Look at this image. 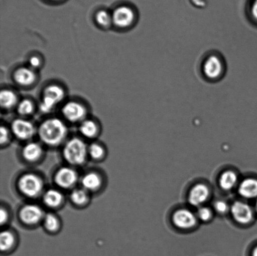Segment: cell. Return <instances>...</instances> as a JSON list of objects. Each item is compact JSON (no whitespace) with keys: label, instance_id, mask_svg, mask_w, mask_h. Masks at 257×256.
<instances>
[{"label":"cell","instance_id":"4fadbf2b","mask_svg":"<svg viewBox=\"0 0 257 256\" xmlns=\"http://www.w3.org/2000/svg\"><path fill=\"white\" fill-rule=\"evenodd\" d=\"M204 73L210 79H216L220 76L223 70L221 60L217 57L211 56L206 60L203 66Z\"/></svg>","mask_w":257,"mask_h":256},{"label":"cell","instance_id":"cb8c5ba5","mask_svg":"<svg viewBox=\"0 0 257 256\" xmlns=\"http://www.w3.org/2000/svg\"><path fill=\"white\" fill-rule=\"evenodd\" d=\"M45 229L50 232H55L59 229L60 223L59 218L52 213L45 215L43 219Z\"/></svg>","mask_w":257,"mask_h":256},{"label":"cell","instance_id":"2e32d148","mask_svg":"<svg viewBox=\"0 0 257 256\" xmlns=\"http://www.w3.org/2000/svg\"><path fill=\"white\" fill-rule=\"evenodd\" d=\"M102 180L99 174L95 172L86 173L81 179L82 188L88 192H94L101 186Z\"/></svg>","mask_w":257,"mask_h":256},{"label":"cell","instance_id":"603a6c76","mask_svg":"<svg viewBox=\"0 0 257 256\" xmlns=\"http://www.w3.org/2000/svg\"><path fill=\"white\" fill-rule=\"evenodd\" d=\"M79 131L84 137L90 139L95 137L98 132V127L92 120H84L80 125Z\"/></svg>","mask_w":257,"mask_h":256},{"label":"cell","instance_id":"5b68a950","mask_svg":"<svg viewBox=\"0 0 257 256\" xmlns=\"http://www.w3.org/2000/svg\"><path fill=\"white\" fill-rule=\"evenodd\" d=\"M45 214L41 207L37 204L24 205L19 211V218L22 223L27 225H35L43 221Z\"/></svg>","mask_w":257,"mask_h":256},{"label":"cell","instance_id":"e575fe53","mask_svg":"<svg viewBox=\"0 0 257 256\" xmlns=\"http://www.w3.org/2000/svg\"><path fill=\"white\" fill-rule=\"evenodd\" d=\"M255 209H256V211L257 212V200H256V204H255Z\"/></svg>","mask_w":257,"mask_h":256},{"label":"cell","instance_id":"7402d4cb","mask_svg":"<svg viewBox=\"0 0 257 256\" xmlns=\"http://www.w3.org/2000/svg\"><path fill=\"white\" fill-rule=\"evenodd\" d=\"M15 236L9 230H3L0 235V248L2 252H7L11 250L15 244Z\"/></svg>","mask_w":257,"mask_h":256},{"label":"cell","instance_id":"d6986e66","mask_svg":"<svg viewBox=\"0 0 257 256\" xmlns=\"http://www.w3.org/2000/svg\"><path fill=\"white\" fill-rule=\"evenodd\" d=\"M18 98L17 95L12 90L5 89L0 94V104L5 109H10L17 105Z\"/></svg>","mask_w":257,"mask_h":256},{"label":"cell","instance_id":"5bb4252c","mask_svg":"<svg viewBox=\"0 0 257 256\" xmlns=\"http://www.w3.org/2000/svg\"><path fill=\"white\" fill-rule=\"evenodd\" d=\"M43 155V149L36 142H29L22 150V155L24 160L29 162H35L40 159Z\"/></svg>","mask_w":257,"mask_h":256},{"label":"cell","instance_id":"1f68e13d","mask_svg":"<svg viewBox=\"0 0 257 256\" xmlns=\"http://www.w3.org/2000/svg\"><path fill=\"white\" fill-rule=\"evenodd\" d=\"M0 214H1V217H0L1 224L4 225V224H6L9 217V212H8L7 210L5 209V208L2 207Z\"/></svg>","mask_w":257,"mask_h":256},{"label":"cell","instance_id":"4dcf8cb0","mask_svg":"<svg viewBox=\"0 0 257 256\" xmlns=\"http://www.w3.org/2000/svg\"><path fill=\"white\" fill-rule=\"evenodd\" d=\"M29 64L33 69H37V68L40 66L41 61H40L39 57L33 56L29 60Z\"/></svg>","mask_w":257,"mask_h":256},{"label":"cell","instance_id":"52a82bcc","mask_svg":"<svg viewBox=\"0 0 257 256\" xmlns=\"http://www.w3.org/2000/svg\"><path fill=\"white\" fill-rule=\"evenodd\" d=\"M11 128L13 134L21 140L31 139L36 132L34 125L31 122L22 119L14 120Z\"/></svg>","mask_w":257,"mask_h":256},{"label":"cell","instance_id":"83f0119b","mask_svg":"<svg viewBox=\"0 0 257 256\" xmlns=\"http://www.w3.org/2000/svg\"><path fill=\"white\" fill-rule=\"evenodd\" d=\"M197 216L204 222H207L212 217V212L207 207H201L198 210Z\"/></svg>","mask_w":257,"mask_h":256},{"label":"cell","instance_id":"44dd1931","mask_svg":"<svg viewBox=\"0 0 257 256\" xmlns=\"http://www.w3.org/2000/svg\"><path fill=\"white\" fill-rule=\"evenodd\" d=\"M237 180V175L235 173L231 170H228L221 174L219 183L221 189L230 190L235 186Z\"/></svg>","mask_w":257,"mask_h":256},{"label":"cell","instance_id":"277c9868","mask_svg":"<svg viewBox=\"0 0 257 256\" xmlns=\"http://www.w3.org/2000/svg\"><path fill=\"white\" fill-rule=\"evenodd\" d=\"M65 95L64 89L59 85H49L43 92L42 102L40 104V110L45 114L51 112L64 100Z\"/></svg>","mask_w":257,"mask_h":256},{"label":"cell","instance_id":"d4e9b609","mask_svg":"<svg viewBox=\"0 0 257 256\" xmlns=\"http://www.w3.org/2000/svg\"><path fill=\"white\" fill-rule=\"evenodd\" d=\"M88 154L92 159L99 160L104 157L105 150L101 145L97 143H93L88 147Z\"/></svg>","mask_w":257,"mask_h":256},{"label":"cell","instance_id":"4316f807","mask_svg":"<svg viewBox=\"0 0 257 256\" xmlns=\"http://www.w3.org/2000/svg\"><path fill=\"white\" fill-rule=\"evenodd\" d=\"M95 20L100 26L106 27L112 22V16L105 10H100L95 15Z\"/></svg>","mask_w":257,"mask_h":256},{"label":"cell","instance_id":"8992f818","mask_svg":"<svg viewBox=\"0 0 257 256\" xmlns=\"http://www.w3.org/2000/svg\"><path fill=\"white\" fill-rule=\"evenodd\" d=\"M79 179V175L75 169L70 167H62L57 170L54 182L62 189H70L74 186Z\"/></svg>","mask_w":257,"mask_h":256},{"label":"cell","instance_id":"484cf974","mask_svg":"<svg viewBox=\"0 0 257 256\" xmlns=\"http://www.w3.org/2000/svg\"><path fill=\"white\" fill-rule=\"evenodd\" d=\"M34 110V105L31 100L24 99L17 105V112L21 115H29Z\"/></svg>","mask_w":257,"mask_h":256},{"label":"cell","instance_id":"3957f363","mask_svg":"<svg viewBox=\"0 0 257 256\" xmlns=\"http://www.w3.org/2000/svg\"><path fill=\"white\" fill-rule=\"evenodd\" d=\"M17 186L20 192L24 196L35 198L42 194L44 184L39 175L34 173H27L19 178Z\"/></svg>","mask_w":257,"mask_h":256},{"label":"cell","instance_id":"f1b7e54d","mask_svg":"<svg viewBox=\"0 0 257 256\" xmlns=\"http://www.w3.org/2000/svg\"><path fill=\"white\" fill-rule=\"evenodd\" d=\"M215 209L220 214H225L228 211L229 207L227 203L223 200H218L214 205Z\"/></svg>","mask_w":257,"mask_h":256},{"label":"cell","instance_id":"30bf717a","mask_svg":"<svg viewBox=\"0 0 257 256\" xmlns=\"http://www.w3.org/2000/svg\"><path fill=\"white\" fill-rule=\"evenodd\" d=\"M111 16L113 24L117 27L124 29L130 27L133 24L135 15L131 8L121 6L115 9Z\"/></svg>","mask_w":257,"mask_h":256},{"label":"cell","instance_id":"ffe728a7","mask_svg":"<svg viewBox=\"0 0 257 256\" xmlns=\"http://www.w3.org/2000/svg\"><path fill=\"white\" fill-rule=\"evenodd\" d=\"M70 199L74 205L77 206H82L89 201V192L84 188H77L70 193Z\"/></svg>","mask_w":257,"mask_h":256},{"label":"cell","instance_id":"7c38bea8","mask_svg":"<svg viewBox=\"0 0 257 256\" xmlns=\"http://www.w3.org/2000/svg\"><path fill=\"white\" fill-rule=\"evenodd\" d=\"M210 194V190L206 185L196 184L190 190L188 201L193 206L198 207L207 200Z\"/></svg>","mask_w":257,"mask_h":256},{"label":"cell","instance_id":"9c48e42d","mask_svg":"<svg viewBox=\"0 0 257 256\" xmlns=\"http://www.w3.org/2000/svg\"><path fill=\"white\" fill-rule=\"evenodd\" d=\"M233 219L239 224H248L253 219V213L250 205L245 202L236 201L231 207Z\"/></svg>","mask_w":257,"mask_h":256},{"label":"cell","instance_id":"ba28073f","mask_svg":"<svg viewBox=\"0 0 257 256\" xmlns=\"http://www.w3.org/2000/svg\"><path fill=\"white\" fill-rule=\"evenodd\" d=\"M62 112L65 119L71 122L84 121L87 115L84 105L75 101L66 103L62 107Z\"/></svg>","mask_w":257,"mask_h":256},{"label":"cell","instance_id":"7a4b0ae2","mask_svg":"<svg viewBox=\"0 0 257 256\" xmlns=\"http://www.w3.org/2000/svg\"><path fill=\"white\" fill-rule=\"evenodd\" d=\"M88 147L82 140L73 138L63 149V156L70 165L79 166L84 164L88 156Z\"/></svg>","mask_w":257,"mask_h":256},{"label":"cell","instance_id":"d6a6232c","mask_svg":"<svg viewBox=\"0 0 257 256\" xmlns=\"http://www.w3.org/2000/svg\"><path fill=\"white\" fill-rule=\"evenodd\" d=\"M251 14L255 20H257V0H254L252 7H251Z\"/></svg>","mask_w":257,"mask_h":256},{"label":"cell","instance_id":"8fae6325","mask_svg":"<svg viewBox=\"0 0 257 256\" xmlns=\"http://www.w3.org/2000/svg\"><path fill=\"white\" fill-rule=\"evenodd\" d=\"M173 222L179 229L187 230L195 226L197 223L196 215L188 209H180L174 213Z\"/></svg>","mask_w":257,"mask_h":256},{"label":"cell","instance_id":"ac0fdd59","mask_svg":"<svg viewBox=\"0 0 257 256\" xmlns=\"http://www.w3.org/2000/svg\"><path fill=\"white\" fill-rule=\"evenodd\" d=\"M64 196L59 190L50 189L43 195V202L47 207L55 209L62 205Z\"/></svg>","mask_w":257,"mask_h":256},{"label":"cell","instance_id":"e0dca14e","mask_svg":"<svg viewBox=\"0 0 257 256\" xmlns=\"http://www.w3.org/2000/svg\"><path fill=\"white\" fill-rule=\"evenodd\" d=\"M238 193L246 199H255L257 197V180L248 178L243 180L239 185Z\"/></svg>","mask_w":257,"mask_h":256},{"label":"cell","instance_id":"f546056e","mask_svg":"<svg viewBox=\"0 0 257 256\" xmlns=\"http://www.w3.org/2000/svg\"><path fill=\"white\" fill-rule=\"evenodd\" d=\"M0 142L2 145L7 144L9 141L10 132L7 127L2 126L0 129Z\"/></svg>","mask_w":257,"mask_h":256},{"label":"cell","instance_id":"6da1fadb","mask_svg":"<svg viewBox=\"0 0 257 256\" xmlns=\"http://www.w3.org/2000/svg\"><path fill=\"white\" fill-rule=\"evenodd\" d=\"M38 134L40 140L50 147H57L64 141L67 135V128L64 123L57 118L45 120L40 125Z\"/></svg>","mask_w":257,"mask_h":256},{"label":"cell","instance_id":"836d02e7","mask_svg":"<svg viewBox=\"0 0 257 256\" xmlns=\"http://www.w3.org/2000/svg\"><path fill=\"white\" fill-rule=\"evenodd\" d=\"M252 256H257V246L253 250Z\"/></svg>","mask_w":257,"mask_h":256},{"label":"cell","instance_id":"9a60e30c","mask_svg":"<svg viewBox=\"0 0 257 256\" xmlns=\"http://www.w3.org/2000/svg\"><path fill=\"white\" fill-rule=\"evenodd\" d=\"M14 79L18 84L22 86H29L36 80V74L30 68L20 67L14 72Z\"/></svg>","mask_w":257,"mask_h":256}]
</instances>
